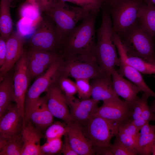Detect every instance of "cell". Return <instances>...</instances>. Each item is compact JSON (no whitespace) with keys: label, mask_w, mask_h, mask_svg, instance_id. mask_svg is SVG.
<instances>
[{"label":"cell","mask_w":155,"mask_h":155,"mask_svg":"<svg viewBox=\"0 0 155 155\" xmlns=\"http://www.w3.org/2000/svg\"><path fill=\"white\" fill-rule=\"evenodd\" d=\"M98 13L90 12L71 31L63 42L60 52L64 55L94 56L95 24Z\"/></svg>","instance_id":"7a4b0ae2"},{"label":"cell","mask_w":155,"mask_h":155,"mask_svg":"<svg viewBox=\"0 0 155 155\" xmlns=\"http://www.w3.org/2000/svg\"><path fill=\"white\" fill-rule=\"evenodd\" d=\"M68 126L67 134L69 142L78 155H94L95 152L92 144L85 134L83 125L72 121Z\"/></svg>","instance_id":"e0dca14e"},{"label":"cell","mask_w":155,"mask_h":155,"mask_svg":"<svg viewBox=\"0 0 155 155\" xmlns=\"http://www.w3.org/2000/svg\"><path fill=\"white\" fill-rule=\"evenodd\" d=\"M72 3L91 12L98 13L104 4L103 0H59Z\"/></svg>","instance_id":"1f68e13d"},{"label":"cell","mask_w":155,"mask_h":155,"mask_svg":"<svg viewBox=\"0 0 155 155\" xmlns=\"http://www.w3.org/2000/svg\"><path fill=\"white\" fill-rule=\"evenodd\" d=\"M14 67V101L24 121L25 102L30 80L26 63V51H24Z\"/></svg>","instance_id":"30bf717a"},{"label":"cell","mask_w":155,"mask_h":155,"mask_svg":"<svg viewBox=\"0 0 155 155\" xmlns=\"http://www.w3.org/2000/svg\"><path fill=\"white\" fill-rule=\"evenodd\" d=\"M45 96L47 106L54 117L63 120L67 124L72 121L67 99L55 82L46 91Z\"/></svg>","instance_id":"4fadbf2b"},{"label":"cell","mask_w":155,"mask_h":155,"mask_svg":"<svg viewBox=\"0 0 155 155\" xmlns=\"http://www.w3.org/2000/svg\"><path fill=\"white\" fill-rule=\"evenodd\" d=\"M154 77L155 78V75H154Z\"/></svg>","instance_id":"f907efd6"},{"label":"cell","mask_w":155,"mask_h":155,"mask_svg":"<svg viewBox=\"0 0 155 155\" xmlns=\"http://www.w3.org/2000/svg\"><path fill=\"white\" fill-rule=\"evenodd\" d=\"M114 143L112 144L110 148L112 155H136L137 152L127 148L115 136Z\"/></svg>","instance_id":"d590c367"},{"label":"cell","mask_w":155,"mask_h":155,"mask_svg":"<svg viewBox=\"0 0 155 155\" xmlns=\"http://www.w3.org/2000/svg\"><path fill=\"white\" fill-rule=\"evenodd\" d=\"M64 139L61 151L64 155H78L72 147L67 133L64 135Z\"/></svg>","instance_id":"60d3db41"},{"label":"cell","mask_w":155,"mask_h":155,"mask_svg":"<svg viewBox=\"0 0 155 155\" xmlns=\"http://www.w3.org/2000/svg\"><path fill=\"white\" fill-rule=\"evenodd\" d=\"M153 4L155 5V0H147Z\"/></svg>","instance_id":"681fc988"},{"label":"cell","mask_w":155,"mask_h":155,"mask_svg":"<svg viewBox=\"0 0 155 155\" xmlns=\"http://www.w3.org/2000/svg\"><path fill=\"white\" fill-rule=\"evenodd\" d=\"M132 122L140 131L142 127L146 123L149 122L146 121L141 117L136 119L132 120Z\"/></svg>","instance_id":"ee69618b"},{"label":"cell","mask_w":155,"mask_h":155,"mask_svg":"<svg viewBox=\"0 0 155 155\" xmlns=\"http://www.w3.org/2000/svg\"><path fill=\"white\" fill-rule=\"evenodd\" d=\"M83 126L85 134L95 154L112 155L111 141L118 131L113 123L101 117L93 115Z\"/></svg>","instance_id":"5b68a950"},{"label":"cell","mask_w":155,"mask_h":155,"mask_svg":"<svg viewBox=\"0 0 155 155\" xmlns=\"http://www.w3.org/2000/svg\"><path fill=\"white\" fill-rule=\"evenodd\" d=\"M43 18L32 20L26 17H21L18 24V31L24 37L26 35L35 31L39 25Z\"/></svg>","instance_id":"4dcf8cb0"},{"label":"cell","mask_w":155,"mask_h":155,"mask_svg":"<svg viewBox=\"0 0 155 155\" xmlns=\"http://www.w3.org/2000/svg\"><path fill=\"white\" fill-rule=\"evenodd\" d=\"M53 116L47 105L45 96L40 97L32 110L29 120L41 131L53 122Z\"/></svg>","instance_id":"44dd1931"},{"label":"cell","mask_w":155,"mask_h":155,"mask_svg":"<svg viewBox=\"0 0 155 155\" xmlns=\"http://www.w3.org/2000/svg\"><path fill=\"white\" fill-rule=\"evenodd\" d=\"M12 71L0 80V117L9 110L14 101L13 71Z\"/></svg>","instance_id":"603a6c76"},{"label":"cell","mask_w":155,"mask_h":155,"mask_svg":"<svg viewBox=\"0 0 155 155\" xmlns=\"http://www.w3.org/2000/svg\"><path fill=\"white\" fill-rule=\"evenodd\" d=\"M40 11L37 5H33L26 2L21 7L20 13L22 17L36 20L41 17Z\"/></svg>","instance_id":"e575fe53"},{"label":"cell","mask_w":155,"mask_h":155,"mask_svg":"<svg viewBox=\"0 0 155 155\" xmlns=\"http://www.w3.org/2000/svg\"><path fill=\"white\" fill-rule=\"evenodd\" d=\"M38 0H26V2L33 5H37V3Z\"/></svg>","instance_id":"f6af8a7d"},{"label":"cell","mask_w":155,"mask_h":155,"mask_svg":"<svg viewBox=\"0 0 155 155\" xmlns=\"http://www.w3.org/2000/svg\"><path fill=\"white\" fill-rule=\"evenodd\" d=\"M148 98L146 99L144 102L141 117L146 121L149 122L151 121H155V114L148 104Z\"/></svg>","instance_id":"ab89813d"},{"label":"cell","mask_w":155,"mask_h":155,"mask_svg":"<svg viewBox=\"0 0 155 155\" xmlns=\"http://www.w3.org/2000/svg\"><path fill=\"white\" fill-rule=\"evenodd\" d=\"M63 42L55 24L48 16L43 18L28 42L30 48L60 52Z\"/></svg>","instance_id":"9c48e42d"},{"label":"cell","mask_w":155,"mask_h":155,"mask_svg":"<svg viewBox=\"0 0 155 155\" xmlns=\"http://www.w3.org/2000/svg\"><path fill=\"white\" fill-rule=\"evenodd\" d=\"M6 39L0 36V66L5 61L6 53Z\"/></svg>","instance_id":"b9f144b4"},{"label":"cell","mask_w":155,"mask_h":155,"mask_svg":"<svg viewBox=\"0 0 155 155\" xmlns=\"http://www.w3.org/2000/svg\"><path fill=\"white\" fill-rule=\"evenodd\" d=\"M119 37L127 55L142 58L155 64V38L142 28L138 19Z\"/></svg>","instance_id":"3957f363"},{"label":"cell","mask_w":155,"mask_h":155,"mask_svg":"<svg viewBox=\"0 0 155 155\" xmlns=\"http://www.w3.org/2000/svg\"><path fill=\"white\" fill-rule=\"evenodd\" d=\"M119 62L117 70L122 76L125 77L137 86L142 92L148 94L150 96L155 98V93L148 86L141 73L131 66L127 64L124 59L119 57Z\"/></svg>","instance_id":"7402d4cb"},{"label":"cell","mask_w":155,"mask_h":155,"mask_svg":"<svg viewBox=\"0 0 155 155\" xmlns=\"http://www.w3.org/2000/svg\"><path fill=\"white\" fill-rule=\"evenodd\" d=\"M149 97L148 94L144 93L141 97L137 96L131 106L132 110L131 118L132 120L136 119L141 117L144 100Z\"/></svg>","instance_id":"8d00e7d4"},{"label":"cell","mask_w":155,"mask_h":155,"mask_svg":"<svg viewBox=\"0 0 155 155\" xmlns=\"http://www.w3.org/2000/svg\"><path fill=\"white\" fill-rule=\"evenodd\" d=\"M77 93L81 99L90 98L91 97L92 87L89 80L80 79L75 80Z\"/></svg>","instance_id":"836d02e7"},{"label":"cell","mask_w":155,"mask_h":155,"mask_svg":"<svg viewBox=\"0 0 155 155\" xmlns=\"http://www.w3.org/2000/svg\"><path fill=\"white\" fill-rule=\"evenodd\" d=\"M68 131V126L65 122L56 121L53 122L48 127L45 133L46 142L59 138H61L66 134Z\"/></svg>","instance_id":"f1b7e54d"},{"label":"cell","mask_w":155,"mask_h":155,"mask_svg":"<svg viewBox=\"0 0 155 155\" xmlns=\"http://www.w3.org/2000/svg\"><path fill=\"white\" fill-rule=\"evenodd\" d=\"M150 107L153 112L155 114V100L152 102Z\"/></svg>","instance_id":"bcb514c9"},{"label":"cell","mask_w":155,"mask_h":155,"mask_svg":"<svg viewBox=\"0 0 155 155\" xmlns=\"http://www.w3.org/2000/svg\"><path fill=\"white\" fill-rule=\"evenodd\" d=\"M63 59V55L61 53L44 72L37 77L28 89L25 102L24 124L29 121L30 113L41 94L46 92L61 76Z\"/></svg>","instance_id":"52a82bcc"},{"label":"cell","mask_w":155,"mask_h":155,"mask_svg":"<svg viewBox=\"0 0 155 155\" xmlns=\"http://www.w3.org/2000/svg\"><path fill=\"white\" fill-rule=\"evenodd\" d=\"M63 55L61 76L71 77L75 80L80 79L90 80L98 78L106 73L94 56Z\"/></svg>","instance_id":"ba28073f"},{"label":"cell","mask_w":155,"mask_h":155,"mask_svg":"<svg viewBox=\"0 0 155 155\" xmlns=\"http://www.w3.org/2000/svg\"><path fill=\"white\" fill-rule=\"evenodd\" d=\"M93 80L90 84L92 98L103 102L119 97L114 90L111 75L105 73Z\"/></svg>","instance_id":"d6986e66"},{"label":"cell","mask_w":155,"mask_h":155,"mask_svg":"<svg viewBox=\"0 0 155 155\" xmlns=\"http://www.w3.org/2000/svg\"><path fill=\"white\" fill-rule=\"evenodd\" d=\"M112 0H103L104 4H107L111 2Z\"/></svg>","instance_id":"c3c4849f"},{"label":"cell","mask_w":155,"mask_h":155,"mask_svg":"<svg viewBox=\"0 0 155 155\" xmlns=\"http://www.w3.org/2000/svg\"><path fill=\"white\" fill-rule=\"evenodd\" d=\"M44 12L55 24L63 42L77 23L91 12L83 8L71 6L59 0H53Z\"/></svg>","instance_id":"277c9868"},{"label":"cell","mask_w":155,"mask_h":155,"mask_svg":"<svg viewBox=\"0 0 155 155\" xmlns=\"http://www.w3.org/2000/svg\"><path fill=\"white\" fill-rule=\"evenodd\" d=\"M118 130L131 136L137 141L140 131L133 123L132 119L130 118L121 125Z\"/></svg>","instance_id":"f35d334b"},{"label":"cell","mask_w":155,"mask_h":155,"mask_svg":"<svg viewBox=\"0 0 155 155\" xmlns=\"http://www.w3.org/2000/svg\"><path fill=\"white\" fill-rule=\"evenodd\" d=\"M137 19L142 28L150 36L155 37V5L147 0L140 7Z\"/></svg>","instance_id":"d4e9b609"},{"label":"cell","mask_w":155,"mask_h":155,"mask_svg":"<svg viewBox=\"0 0 155 155\" xmlns=\"http://www.w3.org/2000/svg\"><path fill=\"white\" fill-rule=\"evenodd\" d=\"M61 53L30 48L26 51V63L30 80L37 77L44 72Z\"/></svg>","instance_id":"7c38bea8"},{"label":"cell","mask_w":155,"mask_h":155,"mask_svg":"<svg viewBox=\"0 0 155 155\" xmlns=\"http://www.w3.org/2000/svg\"><path fill=\"white\" fill-rule=\"evenodd\" d=\"M152 154L153 155H155V139L153 147Z\"/></svg>","instance_id":"7dc6e473"},{"label":"cell","mask_w":155,"mask_h":155,"mask_svg":"<svg viewBox=\"0 0 155 155\" xmlns=\"http://www.w3.org/2000/svg\"><path fill=\"white\" fill-rule=\"evenodd\" d=\"M144 0H112L106 5L112 18L113 32L120 36L137 20Z\"/></svg>","instance_id":"8992f818"},{"label":"cell","mask_w":155,"mask_h":155,"mask_svg":"<svg viewBox=\"0 0 155 155\" xmlns=\"http://www.w3.org/2000/svg\"><path fill=\"white\" fill-rule=\"evenodd\" d=\"M132 111L130 104L119 97L103 101L93 115L111 122L118 130L121 125L131 118Z\"/></svg>","instance_id":"8fae6325"},{"label":"cell","mask_w":155,"mask_h":155,"mask_svg":"<svg viewBox=\"0 0 155 155\" xmlns=\"http://www.w3.org/2000/svg\"><path fill=\"white\" fill-rule=\"evenodd\" d=\"M115 44L119 57L122 58L127 64L142 74H155V64L142 58L127 55L120 40H116Z\"/></svg>","instance_id":"cb8c5ba5"},{"label":"cell","mask_w":155,"mask_h":155,"mask_svg":"<svg viewBox=\"0 0 155 155\" xmlns=\"http://www.w3.org/2000/svg\"><path fill=\"white\" fill-rule=\"evenodd\" d=\"M22 137L23 146L21 155H41L40 142L43 135L30 121L24 125Z\"/></svg>","instance_id":"ac0fdd59"},{"label":"cell","mask_w":155,"mask_h":155,"mask_svg":"<svg viewBox=\"0 0 155 155\" xmlns=\"http://www.w3.org/2000/svg\"><path fill=\"white\" fill-rule=\"evenodd\" d=\"M53 0H38L37 4L40 11L44 12Z\"/></svg>","instance_id":"7bdbcfd3"},{"label":"cell","mask_w":155,"mask_h":155,"mask_svg":"<svg viewBox=\"0 0 155 155\" xmlns=\"http://www.w3.org/2000/svg\"><path fill=\"white\" fill-rule=\"evenodd\" d=\"M13 0H0V36L6 39L13 31V24L11 18L10 7Z\"/></svg>","instance_id":"484cf974"},{"label":"cell","mask_w":155,"mask_h":155,"mask_svg":"<svg viewBox=\"0 0 155 155\" xmlns=\"http://www.w3.org/2000/svg\"><path fill=\"white\" fill-rule=\"evenodd\" d=\"M23 146L21 133L7 141L0 149V155H21Z\"/></svg>","instance_id":"83f0119b"},{"label":"cell","mask_w":155,"mask_h":155,"mask_svg":"<svg viewBox=\"0 0 155 155\" xmlns=\"http://www.w3.org/2000/svg\"><path fill=\"white\" fill-rule=\"evenodd\" d=\"M23 118L16 104L0 117V138L7 140L20 134L24 125Z\"/></svg>","instance_id":"9a60e30c"},{"label":"cell","mask_w":155,"mask_h":155,"mask_svg":"<svg viewBox=\"0 0 155 155\" xmlns=\"http://www.w3.org/2000/svg\"><path fill=\"white\" fill-rule=\"evenodd\" d=\"M63 142L61 138H59L46 142L40 146L41 155L56 154L61 150Z\"/></svg>","instance_id":"d6a6232c"},{"label":"cell","mask_w":155,"mask_h":155,"mask_svg":"<svg viewBox=\"0 0 155 155\" xmlns=\"http://www.w3.org/2000/svg\"><path fill=\"white\" fill-rule=\"evenodd\" d=\"M72 121L83 125L94 114L99 101L92 98L79 99L74 97L67 99Z\"/></svg>","instance_id":"2e32d148"},{"label":"cell","mask_w":155,"mask_h":155,"mask_svg":"<svg viewBox=\"0 0 155 155\" xmlns=\"http://www.w3.org/2000/svg\"><path fill=\"white\" fill-rule=\"evenodd\" d=\"M155 139V131H140L136 146L138 154L141 155L152 154Z\"/></svg>","instance_id":"4316f807"},{"label":"cell","mask_w":155,"mask_h":155,"mask_svg":"<svg viewBox=\"0 0 155 155\" xmlns=\"http://www.w3.org/2000/svg\"><path fill=\"white\" fill-rule=\"evenodd\" d=\"M24 37L17 31H13L6 40L5 61L0 68V80L11 71L25 51Z\"/></svg>","instance_id":"5bb4252c"},{"label":"cell","mask_w":155,"mask_h":155,"mask_svg":"<svg viewBox=\"0 0 155 155\" xmlns=\"http://www.w3.org/2000/svg\"><path fill=\"white\" fill-rule=\"evenodd\" d=\"M114 90L118 96L123 98L131 106L135 101L140 89L132 82L121 76L115 69L111 73Z\"/></svg>","instance_id":"ffe728a7"},{"label":"cell","mask_w":155,"mask_h":155,"mask_svg":"<svg viewBox=\"0 0 155 155\" xmlns=\"http://www.w3.org/2000/svg\"><path fill=\"white\" fill-rule=\"evenodd\" d=\"M102 9L101 23L97 31L94 57L103 71L111 75L116 66H118L119 58L118 57L113 39L111 15L106 5H104Z\"/></svg>","instance_id":"6da1fadb"},{"label":"cell","mask_w":155,"mask_h":155,"mask_svg":"<svg viewBox=\"0 0 155 155\" xmlns=\"http://www.w3.org/2000/svg\"><path fill=\"white\" fill-rule=\"evenodd\" d=\"M55 83L59 88L66 99L72 98L77 93L76 83L68 77L64 76L59 77Z\"/></svg>","instance_id":"f546056e"},{"label":"cell","mask_w":155,"mask_h":155,"mask_svg":"<svg viewBox=\"0 0 155 155\" xmlns=\"http://www.w3.org/2000/svg\"><path fill=\"white\" fill-rule=\"evenodd\" d=\"M115 136L127 148L137 152L136 150L137 140L134 138L119 130Z\"/></svg>","instance_id":"74e56055"}]
</instances>
